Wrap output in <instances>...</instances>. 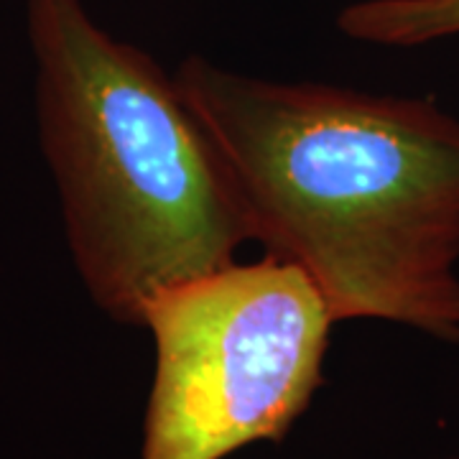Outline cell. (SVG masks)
<instances>
[{
	"instance_id": "obj_3",
	"label": "cell",
	"mask_w": 459,
	"mask_h": 459,
	"mask_svg": "<svg viewBox=\"0 0 459 459\" xmlns=\"http://www.w3.org/2000/svg\"><path fill=\"white\" fill-rule=\"evenodd\" d=\"M332 325L316 283L271 253L156 291L141 314L156 347L141 459L281 442L325 383Z\"/></svg>"
},
{
	"instance_id": "obj_1",
	"label": "cell",
	"mask_w": 459,
	"mask_h": 459,
	"mask_svg": "<svg viewBox=\"0 0 459 459\" xmlns=\"http://www.w3.org/2000/svg\"><path fill=\"white\" fill-rule=\"evenodd\" d=\"M250 240L299 265L332 319L459 342V120L431 100L268 82L181 62Z\"/></svg>"
},
{
	"instance_id": "obj_2",
	"label": "cell",
	"mask_w": 459,
	"mask_h": 459,
	"mask_svg": "<svg viewBox=\"0 0 459 459\" xmlns=\"http://www.w3.org/2000/svg\"><path fill=\"white\" fill-rule=\"evenodd\" d=\"M29 39L74 265L102 312L141 325L156 291L235 263L246 212L210 133L146 51L80 0H29Z\"/></svg>"
},
{
	"instance_id": "obj_4",
	"label": "cell",
	"mask_w": 459,
	"mask_h": 459,
	"mask_svg": "<svg viewBox=\"0 0 459 459\" xmlns=\"http://www.w3.org/2000/svg\"><path fill=\"white\" fill-rule=\"evenodd\" d=\"M347 36L383 47H421L459 36V0H365L340 16Z\"/></svg>"
},
{
	"instance_id": "obj_5",
	"label": "cell",
	"mask_w": 459,
	"mask_h": 459,
	"mask_svg": "<svg viewBox=\"0 0 459 459\" xmlns=\"http://www.w3.org/2000/svg\"><path fill=\"white\" fill-rule=\"evenodd\" d=\"M449 459H459V457H449Z\"/></svg>"
}]
</instances>
